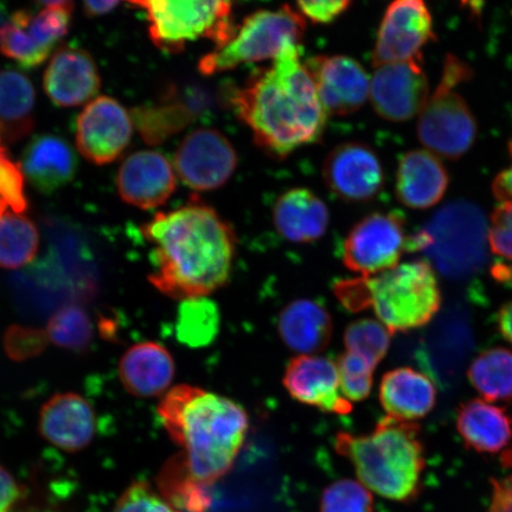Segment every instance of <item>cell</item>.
Listing matches in <instances>:
<instances>
[{
  "label": "cell",
  "mask_w": 512,
  "mask_h": 512,
  "mask_svg": "<svg viewBox=\"0 0 512 512\" xmlns=\"http://www.w3.org/2000/svg\"><path fill=\"white\" fill-rule=\"evenodd\" d=\"M219 307L208 297L187 299L178 307L176 335L189 348H204L220 331Z\"/></svg>",
  "instance_id": "1f68e13d"
},
{
  "label": "cell",
  "mask_w": 512,
  "mask_h": 512,
  "mask_svg": "<svg viewBox=\"0 0 512 512\" xmlns=\"http://www.w3.org/2000/svg\"><path fill=\"white\" fill-rule=\"evenodd\" d=\"M284 386L294 400L325 413L345 415L352 411V403L342 394L337 363L329 357L293 358L285 370Z\"/></svg>",
  "instance_id": "d6986e66"
},
{
  "label": "cell",
  "mask_w": 512,
  "mask_h": 512,
  "mask_svg": "<svg viewBox=\"0 0 512 512\" xmlns=\"http://www.w3.org/2000/svg\"><path fill=\"white\" fill-rule=\"evenodd\" d=\"M19 496H21V489L16 480L0 466V512H11Z\"/></svg>",
  "instance_id": "ee69618b"
},
{
  "label": "cell",
  "mask_w": 512,
  "mask_h": 512,
  "mask_svg": "<svg viewBox=\"0 0 512 512\" xmlns=\"http://www.w3.org/2000/svg\"><path fill=\"white\" fill-rule=\"evenodd\" d=\"M475 348L470 312L460 304L448 306L422 336L416 360L426 375L443 389L456 388Z\"/></svg>",
  "instance_id": "30bf717a"
},
{
  "label": "cell",
  "mask_w": 512,
  "mask_h": 512,
  "mask_svg": "<svg viewBox=\"0 0 512 512\" xmlns=\"http://www.w3.org/2000/svg\"><path fill=\"white\" fill-rule=\"evenodd\" d=\"M133 134L131 115L110 96L89 102L76 121V145L88 162L106 165L117 160Z\"/></svg>",
  "instance_id": "5bb4252c"
},
{
  "label": "cell",
  "mask_w": 512,
  "mask_h": 512,
  "mask_svg": "<svg viewBox=\"0 0 512 512\" xmlns=\"http://www.w3.org/2000/svg\"><path fill=\"white\" fill-rule=\"evenodd\" d=\"M36 92L15 69L0 70V139L16 143L35 126Z\"/></svg>",
  "instance_id": "f546056e"
},
{
  "label": "cell",
  "mask_w": 512,
  "mask_h": 512,
  "mask_svg": "<svg viewBox=\"0 0 512 512\" xmlns=\"http://www.w3.org/2000/svg\"><path fill=\"white\" fill-rule=\"evenodd\" d=\"M488 240L492 253L512 261V201H504L495 209Z\"/></svg>",
  "instance_id": "b9f144b4"
},
{
  "label": "cell",
  "mask_w": 512,
  "mask_h": 512,
  "mask_svg": "<svg viewBox=\"0 0 512 512\" xmlns=\"http://www.w3.org/2000/svg\"><path fill=\"white\" fill-rule=\"evenodd\" d=\"M326 114L349 115L366 104L370 80L366 70L348 56H317L306 62Z\"/></svg>",
  "instance_id": "ac0fdd59"
},
{
  "label": "cell",
  "mask_w": 512,
  "mask_h": 512,
  "mask_svg": "<svg viewBox=\"0 0 512 512\" xmlns=\"http://www.w3.org/2000/svg\"><path fill=\"white\" fill-rule=\"evenodd\" d=\"M119 195L128 204L143 210L164 206L177 188V175L169 159L157 151H138L120 165Z\"/></svg>",
  "instance_id": "ffe728a7"
},
{
  "label": "cell",
  "mask_w": 512,
  "mask_h": 512,
  "mask_svg": "<svg viewBox=\"0 0 512 512\" xmlns=\"http://www.w3.org/2000/svg\"><path fill=\"white\" fill-rule=\"evenodd\" d=\"M509 156L511 159L509 168L503 170L492 184L494 195L502 202L512 201V139L509 143Z\"/></svg>",
  "instance_id": "f6af8a7d"
},
{
  "label": "cell",
  "mask_w": 512,
  "mask_h": 512,
  "mask_svg": "<svg viewBox=\"0 0 512 512\" xmlns=\"http://www.w3.org/2000/svg\"><path fill=\"white\" fill-rule=\"evenodd\" d=\"M273 222L278 233L288 241L315 242L322 239L329 228V208L315 192L294 188L275 202Z\"/></svg>",
  "instance_id": "484cf974"
},
{
  "label": "cell",
  "mask_w": 512,
  "mask_h": 512,
  "mask_svg": "<svg viewBox=\"0 0 512 512\" xmlns=\"http://www.w3.org/2000/svg\"><path fill=\"white\" fill-rule=\"evenodd\" d=\"M491 275L498 284L512 290V264L504 261H497L491 267Z\"/></svg>",
  "instance_id": "681fc988"
},
{
  "label": "cell",
  "mask_w": 512,
  "mask_h": 512,
  "mask_svg": "<svg viewBox=\"0 0 512 512\" xmlns=\"http://www.w3.org/2000/svg\"><path fill=\"white\" fill-rule=\"evenodd\" d=\"M73 4L19 10L0 30V51L24 69L40 67L68 34Z\"/></svg>",
  "instance_id": "7c38bea8"
},
{
  "label": "cell",
  "mask_w": 512,
  "mask_h": 512,
  "mask_svg": "<svg viewBox=\"0 0 512 512\" xmlns=\"http://www.w3.org/2000/svg\"><path fill=\"white\" fill-rule=\"evenodd\" d=\"M43 85L54 105L70 108L94 100L101 81L98 67L87 50L64 46L51 59Z\"/></svg>",
  "instance_id": "44dd1931"
},
{
  "label": "cell",
  "mask_w": 512,
  "mask_h": 512,
  "mask_svg": "<svg viewBox=\"0 0 512 512\" xmlns=\"http://www.w3.org/2000/svg\"><path fill=\"white\" fill-rule=\"evenodd\" d=\"M160 421L182 452L191 477L204 488L232 470L248 433L239 403L190 384L169 389L157 407Z\"/></svg>",
  "instance_id": "3957f363"
},
{
  "label": "cell",
  "mask_w": 512,
  "mask_h": 512,
  "mask_svg": "<svg viewBox=\"0 0 512 512\" xmlns=\"http://www.w3.org/2000/svg\"><path fill=\"white\" fill-rule=\"evenodd\" d=\"M335 296L345 309H371L390 334L422 328L432 322L441 307V291L430 262H403L392 270L339 280Z\"/></svg>",
  "instance_id": "5b68a950"
},
{
  "label": "cell",
  "mask_w": 512,
  "mask_h": 512,
  "mask_svg": "<svg viewBox=\"0 0 512 512\" xmlns=\"http://www.w3.org/2000/svg\"><path fill=\"white\" fill-rule=\"evenodd\" d=\"M6 23V12L2 5H0V30L4 27Z\"/></svg>",
  "instance_id": "f5cc1de1"
},
{
  "label": "cell",
  "mask_w": 512,
  "mask_h": 512,
  "mask_svg": "<svg viewBox=\"0 0 512 512\" xmlns=\"http://www.w3.org/2000/svg\"><path fill=\"white\" fill-rule=\"evenodd\" d=\"M460 3L471 12L472 16H479L482 14L484 0H460Z\"/></svg>",
  "instance_id": "f907efd6"
},
{
  "label": "cell",
  "mask_w": 512,
  "mask_h": 512,
  "mask_svg": "<svg viewBox=\"0 0 512 512\" xmlns=\"http://www.w3.org/2000/svg\"><path fill=\"white\" fill-rule=\"evenodd\" d=\"M489 224L470 201L445 204L424 227L408 236L407 252L422 253L445 278L464 281L488 264Z\"/></svg>",
  "instance_id": "8992f818"
},
{
  "label": "cell",
  "mask_w": 512,
  "mask_h": 512,
  "mask_svg": "<svg viewBox=\"0 0 512 512\" xmlns=\"http://www.w3.org/2000/svg\"><path fill=\"white\" fill-rule=\"evenodd\" d=\"M432 38V16L424 0H394L377 34L374 66L422 60L421 50Z\"/></svg>",
  "instance_id": "9a60e30c"
},
{
  "label": "cell",
  "mask_w": 512,
  "mask_h": 512,
  "mask_svg": "<svg viewBox=\"0 0 512 512\" xmlns=\"http://www.w3.org/2000/svg\"><path fill=\"white\" fill-rule=\"evenodd\" d=\"M489 512H512V503L499 480H492V499Z\"/></svg>",
  "instance_id": "bcb514c9"
},
{
  "label": "cell",
  "mask_w": 512,
  "mask_h": 512,
  "mask_svg": "<svg viewBox=\"0 0 512 512\" xmlns=\"http://www.w3.org/2000/svg\"><path fill=\"white\" fill-rule=\"evenodd\" d=\"M350 3L351 0H297L302 14L320 24L334 22L348 10Z\"/></svg>",
  "instance_id": "7bdbcfd3"
},
{
  "label": "cell",
  "mask_w": 512,
  "mask_h": 512,
  "mask_svg": "<svg viewBox=\"0 0 512 512\" xmlns=\"http://www.w3.org/2000/svg\"><path fill=\"white\" fill-rule=\"evenodd\" d=\"M38 430L51 445L63 451L79 452L94 439V409L79 394H56L44 403L38 419Z\"/></svg>",
  "instance_id": "7402d4cb"
},
{
  "label": "cell",
  "mask_w": 512,
  "mask_h": 512,
  "mask_svg": "<svg viewBox=\"0 0 512 512\" xmlns=\"http://www.w3.org/2000/svg\"><path fill=\"white\" fill-rule=\"evenodd\" d=\"M497 326L502 336L512 344V302L505 304L497 313Z\"/></svg>",
  "instance_id": "7dc6e473"
},
{
  "label": "cell",
  "mask_w": 512,
  "mask_h": 512,
  "mask_svg": "<svg viewBox=\"0 0 512 512\" xmlns=\"http://www.w3.org/2000/svg\"><path fill=\"white\" fill-rule=\"evenodd\" d=\"M121 0H83L89 16H102L111 12Z\"/></svg>",
  "instance_id": "c3c4849f"
},
{
  "label": "cell",
  "mask_w": 512,
  "mask_h": 512,
  "mask_svg": "<svg viewBox=\"0 0 512 512\" xmlns=\"http://www.w3.org/2000/svg\"><path fill=\"white\" fill-rule=\"evenodd\" d=\"M6 209H8V206H6L5 203L0 202V219L6 214Z\"/></svg>",
  "instance_id": "db71d44e"
},
{
  "label": "cell",
  "mask_w": 512,
  "mask_h": 512,
  "mask_svg": "<svg viewBox=\"0 0 512 512\" xmlns=\"http://www.w3.org/2000/svg\"><path fill=\"white\" fill-rule=\"evenodd\" d=\"M113 512H183L145 482L134 483L120 497Z\"/></svg>",
  "instance_id": "60d3db41"
},
{
  "label": "cell",
  "mask_w": 512,
  "mask_h": 512,
  "mask_svg": "<svg viewBox=\"0 0 512 512\" xmlns=\"http://www.w3.org/2000/svg\"><path fill=\"white\" fill-rule=\"evenodd\" d=\"M158 490L179 511L204 512L210 505L204 486L191 477L179 454L164 465L158 477Z\"/></svg>",
  "instance_id": "836d02e7"
},
{
  "label": "cell",
  "mask_w": 512,
  "mask_h": 512,
  "mask_svg": "<svg viewBox=\"0 0 512 512\" xmlns=\"http://www.w3.org/2000/svg\"><path fill=\"white\" fill-rule=\"evenodd\" d=\"M232 102L255 143L279 158L317 142L328 117L298 44L252 75Z\"/></svg>",
  "instance_id": "7a4b0ae2"
},
{
  "label": "cell",
  "mask_w": 512,
  "mask_h": 512,
  "mask_svg": "<svg viewBox=\"0 0 512 512\" xmlns=\"http://www.w3.org/2000/svg\"><path fill=\"white\" fill-rule=\"evenodd\" d=\"M305 29V18L288 5L256 11L226 43L203 56L198 67L204 75H215L243 63L275 60L287 47L299 44Z\"/></svg>",
  "instance_id": "9c48e42d"
},
{
  "label": "cell",
  "mask_w": 512,
  "mask_h": 512,
  "mask_svg": "<svg viewBox=\"0 0 512 512\" xmlns=\"http://www.w3.org/2000/svg\"><path fill=\"white\" fill-rule=\"evenodd\" d=\"M238 155L227 137L211 128L188 134L175 155L176 175L188 188L206 192L223 187L234 175Z\"/></svg>",
  "instance_id": "4fadbf2b"
},
{
  "label": "cell",
  "mask_w": 512,
  "mask_h": 512,
  "mask_svg": "<svg viewBox=\"0 0 512 512\" xmlns=\"http://www.w3.org/2000/svg\"><path fill=\"white\" fill-rule=\"evenodd\" d=\"M48 342L46 331L15 324L5 331L3 348L12 361L24 362L41 355Z\"/></svg>",
  "instance_id": "f35d334b"
},
{
  "label": "cell",
  "mask_w": 512,
  "mask_h": 512,
  "mask_svg": "<svg viewBox=\"0 0 512 512\" xmlns=\"http://www.w3.org/2000/svg\"><path fill=\"white\" fill-rule=\"evenodd\" d=\"M467 377L486 401L512 400V352L504 348L482 352L467 369Z\"/></svg>",
  "instance_id": "4dcf8cb0"
},
{
  "label": "cell",
  "mask_w": 512,
  "mask_h": 512,
  "mask_svg": "<svg viewBox=\"0 0 512 512\" xmlns=\"http://www.w3.org/2000/svg\"><path fill=\"white\" fill-rule=\"evenodd\" d=\"M337 367L344 398L351 403L366 400L373 389L375 364L355 352L345 351L339 356Z\"/></svg>",
  "instance_id": "8d00e7d4"
},
{
  "label": "cell",
  "mask_w": 512,
  "mask_h": 512,
  "mask_svg": "<svg viewBox=\"0 0 512 512\" xmlns=\"http://www.w3.org/2000/svg\"><path fill=\"white\" fill-rule=\"evenodd\" d=\"M0 202L15 214L24 213L28 208L24 191V175L19 164L12 160L0 139Z\"/></svg>",
  "instance_id": "ab89813d"
},
{
  "label": "cell",
  "mask_w": 512,
  "mask_h": 512,
  "mask_svg": "<svg viewBox=\"0 0 512 512\" xmlns=\"http://www.w3.org/2000/svg\"><path fill=\"white\" fill-rule=\"evenodd\" d=\"M437 388L430 376L412 368H398L384 374L380 402L390 418L414 422L433 411Z\"/></svg>",
  "instance_id": "4316f807"
},
{
  "label": "cell",
  "mask_w": 512,
  "mask_h": 512,
  "mask_svg": "<svg viewBox=\"0 0 512 512\" xmlns=\"http://www.w3.org/2000/svg\"><path fill=\"white\" fill-rule=\"evenodd\" d=\"M323 177L332 194L347 202L371 201L384 184L379 156L361 143L336 146L325 159Z\"/></svg>",
  "instance_id": "e0dca14e"
},
{
  "label": "cell",
  "mask_w": 512,
  "mask_h": 512,
  "mask_svg": "<svg viewBox=\"0 0 512 512\" xmlns=\"http://www.w3.org/2000/svg\"><path fill=\"white\" fill-rule=\"evenodd\" d=\"M472 76L470 67L458 57L448 55L437 89L419 114L418 136L434 155L457 159L475 143L477 123L456 89Z\"/></svg>",
  "instance_id": "52a82bcc"
},
{
  "label": "cell",
  "mask_w": 512,
  "mask_h": 512,
  "mask_svg": "<svg viewBox=\"0 0 512 512\" xmlns=\"http://www.w3.org/2000/svg\"><path fill=\"white\" fill-rule=\"evenodd\" d=\"M146 12L153 43L179 53L188 43L209 38L217 47L234 34L232 0H126Z\"/></svg>",
  "instance_id": "ba28073f"
},
{
  "label": "cell",
  "mask_w": 512,
  "mask_h": 512,
  "mask_svg": "<svg viewBox=\"0 0 512 512\" xmlns=\"http://www.w3.org/2000/svg\"><path fill=\"white\" fill-rule=\"evenodd\" d=\"M320 512H375L374 498L371 491L356 480H337L324 490Z\"/></svg>",
  "instance_id": "74e56055"
},
{
  "label": "cell",
  "mask_w": 512,
  "mask_h": 512,
  "mask_svg": "<svg viewBox=\"0 0 512 512\" xmlns=\"http://www.w3.org/2000/svg\"><path fill=\"white\" fill-rule=\"evenodd\" d=\"M47 336L57 347L69 351H86L92 343L93 326L85 310L67 305L51 316Z\"/></svg>",
  "instance_id": "e575fe53"
},
{
  "label": "cell",
  "mask_w": 512,
  "mask_h": 512,
  "mask_svg": "<svg viewBox=\"0 0 512 512\" xmlns=\"http://www.w3.org/2000/svg\"><path fill=\"white\" fill-rule=\"evenodd\" d=\"M153 246L150 281L172 299L208 297L227 284L236 253V235L217 211L191 202L158 213L143 227Z\"/></svg>",
  "instance_id": "6da1fadb"
},
{
  "label": "cell",
  "mask_w": 512,
  "mask_h": 512,
  "mask_svg": "<svg viewBox=\"0 0 512 512\" xmlns=\"http://www.w3.org/2000/svg\"><path fill=\"white\" fill-rule=\"evenodd\" d=\"M21 169L32 187L50 195L73 181L78 157L66 140L54 134H41L25 147Z\"/></svg>",
  "instance_id": "cb8c5ba5"
},
{
  "label": "cell",
  "mask_w": 512,
  "mask_h": 512,
  "mask_svg": "<svg viewBox=\"0 0 512 512\" xmlns=\"http://www.w3.org/2000/svg\"><path fill=\"white\" fill-rule=\"evenodd\" d=\"M332 318L316 300L298 299L286 305L278 318V332L288 349L299 355H317L328 347Z\"/></svg>",
  "instance_id": "83f0119b"
},
{
  "label": "cell",
  "mask_w": 512,
  "mask_h": 512,
  "mask_svg": "<svg viewBox=\"0 0 512 512\" xmlns=\"http://www.w3.org/2000/svg\"><path fill=\"white\" fill-rule=\"evenodd\" d=\"M36 3L47 6V8H50V6H61V5H67L72 4V0H35Z\"/></svg>",
  "instance_id": "816d5d0a"
},
{
  "label": "cell",
  "mask_w": 512,
  "mask_h": 512,
  "mask_svg": "<svg viewBox=\"0 0 512 512\" xmlns=\"http://www.w3.org/2000/svg\"><path fill=\"white\" fill-rule=\"evenodd\" d=\"M422 60L382 64L370 80V100L383 119L402 123L420 114L430 93Z\"/></svg>",
  "instance_id": "2e32d148"
},
{
  "label": "cell",
  "mask_w": 512,
  "mask_h": 512,
  "mask_svg": "<svg viewBox=\"0 0 512 512\" xmlns=\"http://www.w3.org/2000/svg\"><path fill=\"white\" fill-rule=\"evenodd\" d=\"M29 512H54V511H50V510H46V509H38V510H31Z\"/></svg>",
  "instance_id": "11a10c76"
},
{
  "label": "cell",
  "mask_w": 512,
  "mask_h": 512,
  "mask_svg": "<svg viewBox=\"0 0 512 512\" xmlns=\"http://www.w3.org/2000/svg\"><path fill=\"white\" fill-rule=\"evenodd\" d=\"M40 246L36 224L22 214H5L0 219V267L28 265Z\"/></svg>",
  "instance_id": "d6a6232c"
},
{
  "label": "cell",
  "mask_w": 512,
  "mask_h": 512,
  "mask_svg": "<svg viewBox=\"0 0 512 512\" xmlns=\"http://www.w3.org/2000/svg\"><path fill=\"white\" fill-rule=\"evenodd\" d=\"M407 243L406 224L400 214L373 213L350 230L342 259L349 271L371 277L398 266Z\"/></svg>",
  "instance_id": "8fae6325"
},
{
  "label": "cell",
  "mask_w": 512,
  "mask_h": 512,
  "mask_svg": "<svg viewBox=\"0 0 512 512\" xmlns=\"http://www.w3.org/2000/svg\"><path fill=\"white\" fill-rule=\"evenodd\" d=\"M450 177L437 155L428 150L407 152L396 172L398 200L411 209L437 206L446 194Z\"/></svg>",
  "instance_id": "603a6c76"
},
{
  "label": "cell",
  "mask_w": 512,
  "mask_h": 512,
  "mask_svg": "<svg viewBox=\"0 0 512 512\" xmlns=\"http://www.w3.org/2000/svg\"><path fill=\"white\" fill-rule=\"evenodd\" d=\"M390 337L392 334L379 320L360 319L345 329L344 345L347 351L367 358L377 367L387 355Z\"/></svg>",
  "instance_id": "d590c367"
},
{
  "label": "cell",
  "mask_w": 512,
  "mask_h": 512,
  "mask_svg": "<svg viewBox=\"0 0 512 512\" xmlns=\"http://www.w3.org/2000/svg\"><path fill=\"white\" fill-rule=\"evenodd\" d=\"M335 448L369 491L395 502L418 496L426 462L415 422L386 416L369 434L338 433Z\"/></svg>",
  "instance_id": "277c9868"
},
{
  "label": "cell",
  "mask_w": 512,
  "mask_h": 512,
  "mask_svg": "<svg viewBox=\"0 0 512 512\" xmlns=\"http://www.w3.org/2000/svg\"><path fill=\"white\" fill-rule=\"evenodd\" d=\"M175 373V361L169 350L155 342L133 345L119 364L121 383L128 393L140 399L169 392Z\"/></svg>",
  "instance_id": "d4e9b609"
},
{
  "label": "cell",
  "mask_w": 512,
  "mask_h": 512,
  "mask_svg": "<svg viewBox=\"0 0 512 512\" xmlns=\"http://www.w3.org/2000/svg\"><path fill=\"white\" fill-rule=\"evenodd\" d=\"M457 430L465 445L478 453L502 452L512 440L509 414L483 400H471L460 406Z\"/></svg>",
  "instance_id": "f1b7e54d"
}]
</instances>
